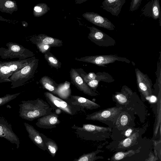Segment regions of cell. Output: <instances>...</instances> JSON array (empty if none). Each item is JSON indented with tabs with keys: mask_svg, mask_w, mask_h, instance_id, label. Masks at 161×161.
<instances>
[{
	"mask_svg": "<svg viewBox=\"0 0 161 161\" xmlns=\"http://www.w3.org/2000/svg\"><path fill=\"white\" fill-rule=\"evenodd\" d=\"M153 140L144 137L128 150L116 152L110 161H145L154 150Z\"/></svg>",
	"mask_w": 161,
	"mask_h": 161,
	"instance_id": "1",
	"label": "cell"
},
{
	"mask_svg": "<svg viewBox=\"0 0 161 161\" xmlns=\"http://www.w3.org/2000/svg\"><path fill=\"white\" fill-rule=\"evenodd\" d=\"M19 116L24 119L32 121L53 113V108L42 99L22 101L19 104Z\"/></svg>",
	"mask_w": 161,
	"mask_h": 161,
	"instance_id": "2",
	"label": "cell"
},
{
	"mask_svg": "<svg viewBox=\"0 0 161 161\" xmlns=\"http://www.w3.org/2000/svg\"><path fill=\"white\" fill-rule=\"evenodd\" d=\"M78 137L87 141H104L110 138L112 128L91 124H84L82 127H72Z\"/></svg>",
	"mask_w": 161,
	"mask_h": 161,
	"instance_id": "3",
	"label": "cell"
},
{
	"mask_svg": "<svg viewBox=\"0 0 161 161\" xmlns=\"http://www.w3.org/2000/svg\"><path fill=\"white\" fill-rule=\"evenodd\" d=\"M39 59L35 58L27 65L14 72L9 78L11 88L21 86L31 79L37 69Z\"/></svg>",
	"mask_w": 161,
	"mask_h": 161,
	"instance_id": "4",
	"label": "cell"
},
{
	"mask_svg": "<svg viewBox=\"0 0 161 161\" xmlns=\"http://www.w3.org/2000/svg\"><path fill=\"white\" fill-rule=\"evenodd\" d=\"M7 48L0 47V57L3 59L18 58L23 60L34 57L35 54L30 50L15 42H9Z\"/></svg>",
	"mask_w": 161,
	"mask_h": 161,
	"instance_id": "5",
	"label": "cell"
},
{
	"mask_svg": "<svg viewBox=\"0 0 161 161\" xmlns=\"http://www.w3.org/2000/svg\"><path fill=\"white\" fill-rule=\"evenodd\" d=\"M35 58L33 57L23 60L0 61V83L10 82L9 78L14 72L27 65Z\"/></svg>",
	"mask_w": 161,
	"mask_h": 161,
	"instance_id": "6",
	"label": "cell"
},
{
	"mask_svg": "<svg viewBox=\"0 0 161 161\" xmlns=\"http://www.w3.org/2000/svg\"><path fill=\"white\" fill-rule=\"evenodd\" d=\"M143 130L137 129L130 136L120 141H112L106 146V148L110 151L124 152L128 150L136 144L142 137Z\"/></svg>",
	"mask_w": 161,
	"mask_h": 161,
	"instance_id": "7",
	"label": "cell"
},
{
	"mask_svg": "<svg viewBox=\"0 0 161 161\" xmlns=\"http://www.w3.org/2000/svg\"><path fill=\"white\" fill-rule=\"evenodd\" d=\"M44 95L53 108V107L57 108L68 114L75 115L81 109L79 107L73 105L49 92H45Z\"/></svg>",
	"mask_w": 161,
	"mask_h": 161,
	"instance_id": "8",
	"label": "cell"
},
{
	"mask_svg": "<svg viewBox=\"0 0 161 161\" xmlns=\"http://www.w3.org/2000/svg\"><path fill=\"white\" fill-rule=\"evenodd\" d=\"M75 59L80 61L91 63L99 66H105V65L112 63L116 61L125 62L130 63V61L125 57L115 55H99L86 56Z\"/></svg>",
	"mask_w": 161,
	"mask_h": 161,
	"instance_id": "9",
	"label": "cell"
},
{
	"mask_svg": "<svg viewBox=\"0 0 161 161\" xmlns=\"http://www.w3.org/2000/svg\"><path fill=\"white\" fill-rule=\"evenodd\" d=\"M90 32L88 38L92 42L99 46H114L115 40L109 35L94 26L89 27Z\"/></svg>",
	"mask_w": 161,
	"mask_h": 161,
	"instance_id": "10",
	"label": "cell"
},
{
	"mask_svg": "<svg viewBox=\"0 0 161 161\" xmlns=\"http://www.w3.org/2000/svg\"><path fill=\"white\" fill-rule=\"evenodd\" d=\"M121 108L112 107L93 113L87 115L86 119L99 121H107L114 119L120 112Z\"/></svg>",
	"mask_w": 161,
	"mask_h": 161,
	"instance_id": "11",
	"label": "cell"
},
{
	"mask_svg": "<svg viewBox=\"0 0 161 161\" xmlns=\"http://www.w3.org/2000/svg\"><path fill=\"white\" fill-rule=\"evenodd\" d=\"M0 137L4 138L12 143L16 144L17 148L19 147L20 140L13 131L12 125L4 118L0 116Z\"/></svg>",
	"mask_w": 161,
	"mask_h": 161,
	"instance_id": "12",
	"label": "cell"
},
{
	"mask_svg": "<svg viewBox=\"0 0 161 161\" xmlns=\"http://www.w3.org/2000/svg\"><path fill=\"white\" fill-rule=\"evenodd\" d=\"M69 73L71 82L77 89L89 96L97 95L87 85L76 69H71Z\"/></svg>",
	"mask_w": 161,
	"mask_h": 161,
	"instance_id": "13",
	"label": "cell"
},
{
	"mask_svg": "<svg viewBox=\"0 0 161 161\" xmlns=\"http://www.w3.org/2000/svg\"><path fill=\"white\" fill-rule=\"evenodd\" d=\"M82 16L87 20L96 26L109 30H114L115 26L109 20L97 13L86 12L83 14Z\"/></svg>",
	"mask_w": 161,
	"mask_h": 161,
	"instance_id": "14",
	"label": "cell"
},
{
	"mask_svg": "<svg viewBox=\"0 0 161 161\" xmlns=\"http://www.w3.org/2000/svg\"><path fill=\"white\" fill-rule=\"evenodd\" d=\"M142 14L146 16L154 19H159L160 26L161 23V12L159 0L149 1L142 10Z\"/></svg>",
	"mask_w": 161,
	"mask_h": 161,
	"instance_id": "15",
	"label": "cell"
},
{
	"mask_svg": "<svg viewBox=\"0 0 161 161\" xmlns=\"http://www.w3.org/2000/svg\"><path fill=\"white\" fill-rule=\"evenodd\" d=\"M135 71L139 90L146 97L151 96V86L148 77L137 68L135 69Z\"/></svg>",
	"mask_w": 161,
	"mask_h": 161,
	"instance_id": "16",
	"label": "cell"
},
{
	"mask_svg": "<svg viewBox=\"0 0 161 161\" xmlns=\"http://www.w3.org/2000/svg\"><path fill=\"white\" fill-rule=\"evenodd\" d=\"M66 101L73 105L79 107L81 110L84 108L92 110L100 107L99 104L94 102L80 96L71 95Z\"/></svg>",
	"mask_w": 161,
	"mask_h": 161,
	"instance_id": "17",
	"label": "cell"
},
{
	"mask_svg": "<svg viewBox=\"0 0 161 161\" xmlns=\"http://www.w3.org/2000/svg\"><path fill=\"white\" fill-rule=\"evenodd\" d=\"M55 113L43 116L38 119L36 125L38 127L45 129H51L56 127L60 121L58 116Z\"/></svg>",
	"mask_w": 161,
	"mask_h": 161,
	"instance_id": "18",
	"label": "cell"
},
{
	"mask_svg": "<svg viewBox=\"0 0 161 161\" xmlns=\"http://www.w3.org/2000/svg\"><path fill=\"white\" fill-rule=\"evenodd\" d=\"M24 124L28 134L29 137L33 143L43 151H45L47 150V147L40 133L32 125L26 122H24Z\"/></svg>",
	"mask_w": 161,
	"mask_h": 161,
	"instance_id": "19",
	"label": "cell"
},
{
	"mask_svg": "<svg viewBox=\"0 0 161 161\" xmlns=\"http://www.w3.org/2000/svg\"><path fill=\"white\" fill-rule=\"evenodd\" d=\"M125 2V0H105L102 3V7L112 15L118 16Z\"/></svg>",
	"mask_w": 161,
	"mask_h": 161,
	"instance_id": "20",
	"label": "cell"
},
{
	"mask_svg": "<svg viewBox=\"0 0 161 161\" xmlns=\"http://www.w3.org/2000/svg\"><path fill=\"white\" fill-rule=\"evenodd\" d=\"M30 41L32 43L34 42H40L48 45L51 47H60L62 46V41L53 38L45 34H41L31 37Z\"/></svg>",
	"mask_w": 161,
	"mask_h": 161,
	"instance_id": "21",
	"label": "cell"
},
{
	"mask_svg": "<svg viewBox=\"0 0 161 161\" xmlns=\"http://www.w3.org/2000/svg\"><path fill=\"white\" fill-rule=\"evenodd\" d=\"M57 95L60 98L65 100L71 95L70 83L68 81L58 84L57 89Z\"/></svg>",
	"mask_w": 161,
	"mask_h": 161,
	"instance_id": "22",
	"label": "cell"
},
{
	"mask_svg": "<svg viewBox=\"0 0 161 161\" xmlns=\"http://www.w3.org/2000/svg\"><path fill=\"white\" fill-rule=\"evenodd\" d=\"M43 88L51 92L53 94L57 95V89L58 84L49 77L44 76L42 77L40 81Z\"/></svg>",
	"mask_w": 161,
	"mask_h": 161,
	"instance_id": "23",
	"label": "cell"
},
{
	"mask_svg": "<svg viewBox=\"0 0 161 161\" xmlns=\"http://www.w3.org/2000/svg\"><path fill=\"white\" fill-rule=\"evenodd\" d=\"M18 10V5L15 1L0 0V11L12 14Z\"/></svg>",
	"mask_w": 161,
	"mask_h": 161,
	"instance_id": "24",
	"label": "cell"
},
{
	"mask_svg": "<svg viewBox=\"0 0 161 161\" xmlns=\"http://www.w3.org/2000/svg\"><path fill=\"white\" fill-rule=\"evenodd\" d=\"M40 134L47 147V150L52 157H54L58 148L57 144L54 141L48 138L43 133Z\"/></svg>",
	"mask_w": 161,
	"mask_h": 161,
	"instance_id": "25",
	"label": "cell"
},
{
	"mask_svg": "<svg viewBox=\"0 0 161 161\" xmlns=\"http://www.w3.org/2000/svg\"><path fill=\"white\" fill-rule=\"evenodd\" d=\"M104 151L97 149L96 150L87 153H83L78 158H75L74 161H95L98 159H103L102 156H97L99 153L103 152Z\"/></svg>",
	"mask_w": 161,
	"mask_h": 161,
	"instance_id": "26",
	"label": "cell"
},
{
	"mask_svg": "<svg viewBox=\"0 0 161 161\" xmlns=\"http://www.w3.org/2000/svg\"><path fill=\"white\" fill-rule=\"evenodd\" d=\"M50 51L44 54V58L51 67L58 69L61 68L62 64Z\"/></svg>",
	"mask_w": 161,
	"mask_h": 161,
	"instance_id": "27",
	"label": "cell"
},
{
	"mask_svg": "<svg viewBox=\"0 0 161 161\" xmlns=\"http://www.w3.org/2000/svg\"><path fill=\"white\" fill-rule=\"evenodd\" d=\"M49 9V8L46 4L40 3L36 5L34 7L33 14L35 17H40L46 13Z\"/></svg>",
	"mask_w": 161,
	"mask_h": 161,
	"instance_id": "28",
	"label": "cell"
},
{
	"mask_svg": "<svg viewBox=\"0 0 161 161\" xmlns=\"http://www.w3.org/2000/svg\"><path fill=\"white\" fill-rule=\"evenodd\" d=\"M20 92L14 94H7L3 97H0V106L3 105L17 97Z\"/></svg>",
	"mask_w": 161,
	"mask_h": 161,
	"instance_id": "29",
	"label": "cell"
},
{
	"mask_svg": "<svg viewBox=\"0 0 161 161\" xmlns=\"http://www.w3.org/2000/svg\"><path fill=\"white\" fill-rule=\"evenodd\" d=\"M80 73H78L82 79L87 84L90 81L95 79L97 76V74L91 72L87 74H85L83 73L81 69Z\"/></svg>",
	"mask_w": 161,
	"mask_h": 161,
	"instance_id": "30",
	"label": "cell"
},
{
	"mask_svg": "<svg viewBox=\"0 0 161 161\" xmlns=\"http://www.w3.org/2000/svg\"><path fill=\"white\" fill-rule=\"evenodd\" d=\"M114 98L116 101L121 104H125L128 101V97L123 93H118L115 95Z\"/></svg>",
	"mask_w": 161,
	"mask_h": 161,
	"instance_id": "31",
	"label": "cell"
},
{
	"mask_svg": "<svg viewBox=\"0 0 161 161\" xmlns=\"http://www.w3.org/2000/svg\"><path fill=\"white\" fill-rule=\"evenodd\" d=\"M32 43L35 44L39 51L43 53L44 54L48 51H50L51 47L48 45L37 42H33Z\"/></svg>",
	"mask_w": 161,
	"mask_h": 161,
	"instance_id": "32",
	"label": "cell"
},
{
	"mask_svg": "<svg viewBox=\"0 0 161 161\" xmlns=\"http://www.w3.org/2000/svg\"><path fill=\"white\" fill-rule=\"evenodd\" d=\"M142 0H132L130 2V11H133L136 10L140 6Z\"/></svg>",
	"mask_w": 161,
	"mask_h": 161,
	"instance_id": "33",
	"label": "cell"
},
{
	"mask_svg": "<svg viewBox=\"0 0 161 161\" xmlns=\"http://www.w3.org/2000/svg\"><path fill=\"white\" fill-rule=\"evenodd\" d=\"M159 159L157 153H154L153 150L151 152L148 158L145 161H158Z\"/></svg>",
	"mask_w": 161,
	"mask_h": 161,
	"instance_id": "34",
	"label": "cell"
},
{
	"mask_svg": "<svg viewBox=\"0 0 161 161\" xmlns=\"http://www.w3.org/2000/svg\"><path fill=\"white\" fill-rule=\"evenodd\" d=\"M98 78V75L96 78L90 81L87 84L90 88H95L98 86L99 82Z\"/></svg>",
	"mask_w": 161,
	"mask_h": 161,
	"instance_id": "35",
	"label": "cell"
},
{
	"mask_svg": "<svg viewBox=\"0 0 161 161\" xmlns=\"http://www.w3.org/2000/svg\"><path fill=\"white\" fill-rule=\"evenodd\" d=\"M147 99H148L149 101L151 103H155L157 100L156 97L154 96H150L147 97Z\"/></svg>",
	"mask_w": 161,
	"mask_h": 161,
	"instance_id": "36",
	"label": "cell"
},
{
	"mask_svg": "<svg viewBox=\"0 0 161 161\" xmlns=\"http://www.w3.org/2000/svg\"><path fill=\"white\" fill-rule=\"evenodd\" d=\"M0 21H4L9 23H15V21L7 19L0 15Z\"/></svg>",
	"mask_w": 161,
	"mask_h": 161,
	"instance_id": "37",
	"label": "cell"
},
{
	"mask_svg": "<svg viewBox=\"0 0 161 161\" xmlns=\"http://www.w3.org/2000/svg\"></svg>",
	"mask_w": 161,
	"mask_h": 161,
	"instance_id": "38",
	"label": "cell"
}]
</instances>
